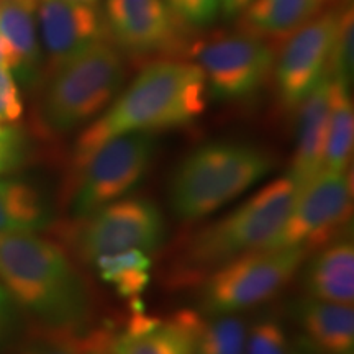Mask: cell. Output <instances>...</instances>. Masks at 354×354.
<instances>
[{
  "label": "cell",
  "mask_w": 354,
  "mask_h": 354,
  "mask_svg": "<svg viewBox=\"0 0 354 354\" xmlns=\"http://www.w3.org/2000/svg\"><path fill=\"white\" fill-rule=\"evenodd\" d=\"M30 159L28 138L20 128L7 123L0 133V177L21 169Z\"/></svg>",
  "instance_id": "cell-28"
},
{
  "label": "cell",
  "mask_w": 354,
  "mask_h": 354,
  "mask_svg": "<svg viewBox=\"0 0 354 354\" xmlns=\"http://www.w3.org/2000/svg\"><path fill=\"white\" fill-rule=\"evenodd\" d=\"M7 127V123L6 122H2V120H0V133H2L3 131V128H6Z\"/></svg>",
  "instance_id": "cell-36"
},
{
  "label": "cell",
  "mask_w": 354,
  "mask_h": 354,
  "mask_svg": "<svg viewBox=\"0 0 354 354\" xmlns=\"http://www.w3.org/2000/svg\"><path fill=\"white\" fill-rule=\"evenodd\" d=\"M69 245L82 263L92 264L100 256L140 250L151 253L162 245L166 220L159 207L145 197H122L86 218L74 220Z\"/></svg>",
  "instance_id": "cell-8"
},
{
  "label": "cell",
  "mask_w": 354,
  "mask_h": 354,
  "mask_svg": "<svg viewBox=\"0 0 354 354\" xmlns=\"http://www.w3.org/2000/svg\"><path fill=\"white\" fill-rule=\"evenodd\" d=\"M299 192L290 176L279 177L228 215L189 234L171 261L167 281L174 287L201 284L230 261L264 248L282 227Z\"/></svg>",
  "instance_id": "cell-3"
},
{
  "label": "cell",
  "mask_w": 354,
  "mask_h": 354,
  "mask_svg": "<svg viewBox=\"0 0 354 354\" xmlns=\"http://www.w3.org/2000/svg\"><path fill=\"white\" fill-rule=\"evenodd\" d=\"M326 0H253L240 13L241 32L263 39H284L320 13Z\"/></svg>",
  "instance_id": "cell-20"
},
{
  "label": "cell",
  "mask_w": 354,
  "mask_h": 354,
  "mask_svg": "<svg viewBox=\"0 0 354 354\" xmlns=\"http://www.w3.org/2000/svg\"><path fill=\"white\" fill-rule=\"evenodd\" d=\"M331 82L333 79L328 74L323 76L318 86L297 109V143L287 176L292 177L300 190L322 174L326 128H328Z\"/></svg>",
  "instance_id": "cell-15"
},
{
  "label": "cell",
  "mask_w": 354,
  "mask_h": 354,
  "mask_svg": "<svg viewBox=\"0 0 354 354\" xmlns=\"http://www.w3.org/2000/svg\"><path fill=\"white\" fill-rule=\"evenodd\" d=\"M294 318L312 346L325 354H354L353 305L305 297L294 304Z\"/></svg>",
  "instance_id": "cell-17"
},
{
  "label": "cell",
  "mask_w": 354,
  "mask_h": 354,
  "mask_svg": "<svg viewBox=\"0 0 354 354\" xmlns=\"http://www.w3.org/2000/svg\"><path fill=\"white\" fill-rule=\"evenodd\" d=\"M105 24L115 46L133 57L176 55L187 41L165 0H105Z\"/></svg>",
  "instance_id": "cell-12"
},
{
  "label": "cell",
  "mask_w": 354,
  "mask_h": 354,
  "mask_svg": "<svg viewBox=\"0 0 354 354\" xmlns=\"http://www.w3.org/2000/svg\"><path fill=\"white\" fill-rule=\"evenodd\" d=\"M194 354H245L248 325L241 317L202 315L190 310Z\"/></svg>",
  "instance_id": "cell-22"
},
{
  "label": "cell",
  "mask_w": 354,
  "mask_h": 354,
  "mask_svg": "<svg viewBox=\"0 0 354 354\" xmlns=\"http://www.w3.org/2000/svg\"><path fill=\"white\" fill-rule=\"evenodd\" d=\"M207 91L214 99L240 102L254 97L276 64V51L268 39L248 33L216 37L196 50Z\"/></svg>",
  "instance_id": "cell-10"
},
{
  "label": "cell",
  "mask_w": 354,
  "mask_h": 354,
  "mask_svg": "<svg viewBox=\"0 0 354 354\" xmlns=\"http://www.w3.org/2000/svg\"><path fill=\"white\" fill-rule=\"evenodd\" d=\"M38 35L44 57V77L71 57L109 37L105 17L97 6L74 0H38Z\"/></svg>",
  "instance_id": "cell-13"
},
{
  "label": "cell",
  "mask_w": 354,
  "mask_h": 354,
  "mask_svg": "<svg viewBox=\"0 0 354 354\" xmlns=\"http://www.w3.org/2000/svg\"><path fill=\"white\" fill-rule=\"evenodd\" d=\"M0 66L2 68H7L8 71H15V56H13V53L10 48H8V44L6 43V39L2 38V35H0Z\"/></svg>",
  "instance_id": "cell-32"
},
{
  "label": "cell",
  "mask_w": 354,
  "mask_h": 354,
  "mask_svg": "<svg viewBox=\"0 0 354 354\" xmlns=\"http://www.w3.org/2000/svg\"><path fill=\"white\" fill-rule=\"evenodd\" d=\"M290 346L284 325L274 315L266 313L248 326L245 354H289Z\"/></svg>",
  "instance_id": "cell-26"
},
{
  "label": "cell",
  "mask_w": 354,
  "mask_h": 354,
  "mask_svg": "<svg viewBox=\"0 0 354 354\" xmlns=\"http://www.w3.org/2000/svg\"><path fill=\"white\" fill-rule=\"evenodd\" d=\"M271 154L233 141L203 145L177 166L169 201L177 218L197 221L228 205L272 169Z\"/></svg>",
  "instance_id": "cell-4"
},
{
  "label": "cell",
  "mask_w": 354,
  "mask_h": 354,
  "mask_svg": "<svg viewBox=\"0 0 354 354\" xmlns=\"http://www.w3.org/2000/svg\"><path fill=\"white\" fill-rule=\"evenodd\" d=\"M110 354H194L190 310L169 318L145 317L135 312L122 333H112Z\"/></svg>",
  "instance_id": "cell-14"
},
{
  "label": "cell",
  "mask_w": 354,
  "mask_h": 354,
  "mask_svg": "<svg viewBox=\"0 0 354 354\" xmlns=\"http://www.w3.org/2000/svg\"><path fill=\"white\" fill-rule=\"evenodd\" d=\"M353 44H354V21L353 7L344 6L339 15L338 28H336L333 48L328 61L326 74L333 81L344 82L349 86L353 81Z\"/></svg>",
  "instance_id": "cell-25"
},
{
  "label": "cell",
  "mask_w": 354,
  "mask_h": 354,
  "mask_svg": "<svg viewBox=\"0 0 354 354\" xmlns=\"http://www.w3.org/2000/svg\"><path fill=\"white\" fill-rule=\"evenodd\" d=\"M342 8L318 13L287 39L274 64L276 91L281 107L294 112L326 76Z\"/></svg>",
  "instance_id": "cell-11"
},
{
  "label": "cell",
  "mask_w": 354,
  "mask_h": 354,
  "mask_svg": "<svg viewBox=\"0 0 354 354\" xmlns=\"http://www.w3.org/2000/svg\"><path fill=\"white\" fill-rule=\"evenodd\" d=\"M308 297L325 302H354V245L348 236L331 241L313 256L305 271Z\"/></svg>",
  "instance_id": "cell-18"
},
{
  "label": "cell",
  "mask_w": 354,
  "mask_h": 354,
  "mask_svg": "<svg viewBox=\"0 0 354 354\" xmlns=\"http://www.w3.org/2000/svg\"><path fill=\"white\" fill-rule=\"evenodd\" d=\"M37 3L38 0H0V35L15 56L13 76L30 88L44 77Z\"/></svg>",
  "instance_id": "cell-16"
},
{
  "label": "cell",
  "mask_w": 354,
  "mask_h": 354,
  "mask_svg": "<svg viewBox=\"0 0 354 354\" xmlns=\"http://www.w3.org/2000/svg\"><path fill=\"white\" fill-rule=\"evenodd\" d=\"M91 266L97 269L102 281L113 286L117 294L127 299L138 297L151 281L153 261L149 253L140 250L100 256Z\"/></svg>",
  "instance_id": "cell-23"
},
{
  "label": "cell",
  "mask_w": 354,
  "mask_h": 354,
  "mask_svg": "<svg viewBox=\"0 0 354 354\" xmlns=\"http://www.w3.org/2000/svg\"><path fill=\"white\" fill-rule=\"evenodd\" d=\"M125 76V63L113 43L92 44L48 74L38 102V125L50 136L88 125L118 95Z\"/></svg>",
  "instance_id": "cell-5"
},
{
  "label": "cell",
  "mask_w": 354,
  "mask_h": 354,
  "mask_svg": "<svg viewBox=\"0 0 354 354\" xmlns=\"http://www.w3.org/2000/svg\"><path fill=\"white\" fill-rule=\"evenodd\" d=\"M110 338H112V335H110L109 338L105 339L104 343L97 344V346H95L94 349H92V351L88 353V354H110V353H109V343H110Z\"/></svg>",
  "instance_id": "cell-34"
},
{
  "label": "cell",
  "mask_w": 354,
  "mask_h": 354,
  "mask_svg": "<svg viewBox=\"0 0 354 354\" xmlns=\"http://www.w3.org/2000/svg\"><path fill=\"white\" fill-rule=\"evenodd\" d=\"M289 354H325L320 349H317L315 346L305 342L304 338H299L297 343H292L290 346V353Z\"/></svg>",
  "instance_id": "cell-33"
},
{
  "label": "cell",
  "mask_w": 354,
  "mask_h": 354,
  "mask_svg": "<svg viewBox=\"0 0 354 354\" xmlns=\"http://www.w3.org/2000/svg\"><path fill=\"white\" fill-rule=\"evenodd\" d=\"M0 284L43 328L86 331L94 300L79 268L38 234H0Z\"/></svg>",
  "instance_id": "cell-2"
},
{
  "label": "cell",
  "mask_w": 354,
  "mask_h": 354,
  "mask_svg": "<svg viewBox=\"0 0 354 354\" xmlns=\"http://www.w3.org/2000/svg\"><path fill=\"white\" fill-rule=\"evenodd\" d=\"M344 82H331L328 128L322 172H344L351 162L354 145V107Z\"/></svg>",
  "instance_id": "cell-21"
},
{
  "label": "cell",
  "mask_w": 354,
  "mask_h": 354,
  "mask_svg": "<svg viewBox=\"0 0 354 354\" xmlns=\"http://www.w3.org/2000/svg\"><path fill=\"white\" fill-rule=\"evenodd\" d=\"M251 2L253 0H220V15L225 20L236 19Z\"/></svg>",
  "instance_id": "cell-31"
},
{
  "label": "cell",
  "mask_w": 354,
  "mask_h": 354,
  "mask_svg": "<svg viewBox=\"0 0 354 354\" xmlns=\"http://www.w3.org/2000/svg\"><path fill=\"white\" fill-rule=\"evenodd\" d=\"M154 153V133H128L99 146L81 165L71 169L73 218H86L125 197L151 167Z\"/></svg>",
  "instance_id": "cell-7"
},
{
  "label": "cell",
  "mask_w": 354,
  "mask_h": 354,
  "mask_svg": "<svg viewBox=\"0 0 354 354\" xmlns=\"http://www.w3.org/2000/svg\"><path fill=\"white\" fill-rule=\"evenodd\" d=\"M165 3L184 28H207L220 17V0H165Z\"/></svg>",
  "instance_id": "cell-27"
},
{
  "label": "cell",
  "mask_w": 354,
  "mask_h": 354,
  "mask_svg": "<svg viewBox=\"0 0 354 354\" xmlns=\"http://www.w3.org/2000/svg\"><path fill=\"white\" fill-rule=\"evenodd\" d=\"M24 115L20 88L12 71L0 66V120L6 123L19 122Z\"/></svg>",
  "instance_id": "cell-29"
},
{
  "label": "cell",
  "mask_w": 354,
  "mask_h": 354,
  "mask_svg": "<svg viewBox=\"0 0 354 354\" xmlns=\"http://www.w3.org/2000/svg\"><path fill=\"white\" fill-rule=\"evenodd\" d=\"M53 223L43 187L24 177H0V234H38Z\"/></svg>",
  "instance_id": "cell-19"
},
{
  "label": "cell",
  "mask_w": 354,
  "mask_h": 354,
  "mask_svg": "<svg viewBox=\"0 0 354 354\" xmlns=\"http://www.w3.org/2000/svg\"><path fill=\"white\" fill-rule=\"evenodd\" d=\"M17 307L8 292L0 284V351L7 346L17 328Z\"/></svg>",
  "instance_id": "cell-30"
},
{
  "label": "cell",
  "mask_w": 354,
  "mask_h": 354,
  "mask_svg": "<svg viewBox=\"0 0 354 354\" xmlns=\"http://www.w3.org/2000/svg\"><path fill=\"white\" fill-rule=\"evenodd\" d=\"M74 2L84 3V6H97V3H99V0H74Z\"/></svg>",
  "instance_id": "cell-35"
},
{
  "label": "cell",
  "mask_w": 354,
  "mask_h": 354,
  "mask_svg": "<svg viewBox=\"0 0 354 354\" xmlns=\"http://www.w3.org/2000/svg\"><path fill=\"white\" fill-rule=\"evenodd\" d=\"M205 104L207 82L197 64L153 61L81 131L73 149L71 169L115 136L189 125L203 113Z\"/></svg>",
  "instance_id": "cell-1"
},
{
  "label": "cell",
  "mask_w": 354,
  "mask_h": 354,
  "mask_svg": "<svg viewBox=\"0 0 354 354\" xmlns=\"http://www.w3.org/2000/svg\"><path fill=\"white\" fill-rule=\"evenodd\" d=\"M112 331H68L43 328V333L26 343L17 354H88L104 343Z\"/></svg>",
  "instance_id": "cell-24"
},
{
  "label": "cell",
  "mask_w": 354,
  "mask_h": 354,
  "mask_svg": "<svg viewBox=\"0 0 354 354\" xmlns=\"http://www.w3.org/2000/svg\"><path fill=\"white\" fill-rule=\"evenodd\" d=\"M351 174L322 172L299 192L276 236L264 248H304L307 253L338 240L351 218Z\"/></svg>",
  "instance_id": "cell-9"
},
{
  "label": "cell",
  "mask_w": 354,
  "mask_h": 354,
  "mask_svg": "<svg viewBox=\"0 0 354 354\" xmlns=\"http://www.w3.org/2000/svg\"><path fill=\"white\" fill-rule=\"evenodd\" d=\"M308 253L304 248H261L230 261L201 282L202 315H234L271 300L292 281Z\"/></svg>",
  "instance_id": "cell-6"
}]
</instances>
